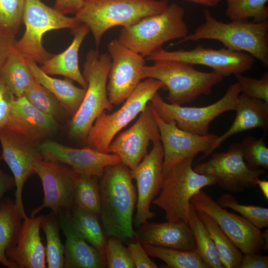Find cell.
Instances as JSON below:
<instances>
[{
    "label": "cell",
    "instance_id": "6da1fadb",
    "mask_svg": "<svg viewBox=\"0 0 268 268\" xmlns=\"http://www.w3.org/2000/svg\"><path fill=\"white\" fill-rule=\"evenodd\" d=\"M99 179L100 216L106 235L121 240L133 238L137 195L130 169L122 162L109 165Z\"/></svg>",
    "mask_w": 268,
    "mask_h": 268
},
{
    "label": "cell",
    "instance_id": "7a4b0ae2",
    "mask_svg": "<svg viewBox=\"0 0 268 268\" xmlns=\"http://www.w3.org/2000/svg\"><path fill=\"white\" fill-rule=\"evenodd\" d=\"M203 13L204 22L178 43L203 39L218 41L228 49L249 54L268 67V20L224 23L214 18L208 9Z\"/></svg>",
    "mask_w": 268,
    "mask_h": 268
},
{
    "label": "cell",
    "instance_id": "3957f363",
    "mask_svg": "<svg viewBox=\"0 0 268 268\" xmlns=\"http://www.w3.org/2000/svg\"><path fill=\"white\" fill-rule=\"evenodd\" d=\"M168 4V0H83L75 17L88 27L98 49L109 29L131 26L162 12Z\"/></svg>",
    "mask_w": 268,
    "mask_h": 268
},
{
    "label": "cell",
    "instance_id": "277c9868",
    "mask_svg": "<svg viewBox=\"0 0 268 268\" xmlns=\"http://www.w3.org/2000/svg\"><path fill=\"white\" fill-rule=\"evenodd\" d=\"M111 59L108 53L100 54L98 49L86 54L82 76L87 83L83 101L68 125L70 138L86 144L88 132L96 118L104 111H111L107 82Z\"/></svg>",
    "mask_w": 268,
    "mask_h": 268
},
{
    "label": "cell",
    "instance_id": "5b68a950",
    "mask_svg": "<svg viewBox=\"0 0 268 268\" xmlns=\"http://www.w3.org/2000/svg\"><path fill=\"white\" fill-rule=\"evenodd\" d=\"M144 66L141 78H151L161 81L168 91V103L182 105L193 102L201 95H209L212 87L221 82L223 76L215 72L196 69L193 65L175 60H156Z\"/></svg>",
    "mask_w": 268,
    "mask_h": 268
},
{
    "label": "cell",
    "instance_id": "8992f818",
    "mask_svg": "<svg viewBox=\"0 0 268 268\" xmlns=\"http://www.w3.org/2000/svg\"><path fill=\"white\" fill-rule=\"evenodd\" d=\"M184 15V9L180 5L169 4L162 12L122 27L118 39L129 49L147 57L162 48L164 44L188 35Z\"/></svg>",
    "mask_w": 268,
    "mask_h": 268
},
{
    "label": "cell",
    "instance_id": "52a82bcc",
    "mask_svg": "<svg viewBox=\"0 0 268 268\" xmlns=\"http://www.w3.org/2000/svg\"><path fill=\"white\" fill-rule=\"evenodd\" d=\"M195 157L186 158L171 168L164 177L158 196L152 202L164 211L167 221L189 224L192 198L202 188L217 184L216 176L195 171Z\"/></svg>",
    "mask_w": 268,
    "mask_h": 268
},
{
    "label": "cell",
    "instance_id": "ba28073f",
    "mask_svg": "<svg viewBox=\"0 0 268 268\" xmlns=\"http://www.w3.org/2000/svg\"><path fill=\"white\" fill-rule=\"evenodd\" d=\"M25 30L16 41L14 48L23 58L42 64L54 54L43 47V35L48 31L63 28L72 29L81 23L74 17L66 16L41 0H26L23 13Z\"/></svg>",
    "mask_w": 268,
    "mask_h": 268
},
{
    "label": "cell",
    "instance_id": "9c48e42d",
    "mask_svg": "<svg viewBox=\"0 0 268 268\" xmlns=\"http://www.w3.org/2000/svg\"><path fill=\"white\" fill-rule=\"evenodd\" d=\"M161 89H165V86L156 79L147 78L141 81L120 109L109 114L105 111L96 118L88 132L85 145L108 153L109 145L115 135L144 109Z\"/></svg>",
    "mask_w": 268,
    "mask_h": 268
},
{
    "label": "cell",
    "instance_id": "30bf717a",
    "mask_svg": "<svg viewBox=\"0 0 268 268\" xmlns=\"http://www.w3.org/2000/svg\"><path fill=\"white\" fill-rule=\"evenodd\" d=\"M241 93L239 84L233 83L219 100L208 106L184 107L164 101L156 92L148 102L158 116L165 122L174 121L184 131L198 135L208 134L211 122L221 114L234 110Z\"/></svg>",
    "mask_w": 268,
    "mask_h": 268
},
{
    "label": "cell",
    "instance_id": "8fae6325",
    "mask_svg": "<svg viewBox=\"0 0 268 268\" xmlns=\"http://www.w3.org/2000/svg\"><path fill=\"white\" fill-rule=\"evenodd\" d=\"M191 203L195 209L211 216L243 254L268 251L262 230L242 216L228 211L202 190L192 198Z\"/></svg>",
    "mask_w": 268,
    "mask_h": 268
},
{
    "label": "cell",
    "instance_id": "7c38bea8",
    "mask_svg": "<svg viewBox=\"0 0 268 268\" xmlns=\"http://www.w3.org/2000/svg\"><path fill=\"white\" fill-rule=\"evenodd\" d=\"M210 155L208 160L198 163L194 170L216 176L220 187L232 193L255 187L256 179L265 173L264 168L251 170L247 167L239 143L231 144L226 152L214 151Z\"/></svg>",
    "mask_w": 268,
    "mask_h": 268
},
{
    "label": "cell",
    "instance_id": "4fadbf2b",
    "mask_svg": "<svg viewBox=\"0 0 268 268\" xmlns=\"http://www.w3.org/2000/svg\"><path fill=\"white\" fill-rule=\"evenodd\" d=\"M255 58L247 53L236 52L227 48L214 49L205 48L202 45L196 48L185 50L180 49L169 51L163 48L153 52L145 60H175L191 65H199L211 67L213 71L223 77L232 74L241 73L250 69Z\"/></svg>",
    "mask_w": 268,
    "mask_h": 268
},
{
    "label": "cell",
    "instance_id": "5bb4252c",
    "mask_svg": "<svg viewBox=\"0 0 268 268\" xmlns=\"http://www.w3.org/2000/svg\"><path fill=\"white\" fill-rule=\"evenodd\" d=\"M34 166L42 182L44 195L42 204L32 210L31 217L45 208H50L57 216L61 211L70 209L79 174L65 164L43 158L36 160Z\"/></svg>",
    "mask_w": 268,
    "mask_h": 268
},
{
    "label": "cell",
    "instance_id": "9a60e30c",
    "mask_svg": "<svg viewBox=\"0 0 268 268\" xmlns=\"http://www.w3.org/2000/svg\"><path fill=\"white\" fill-rule=\"evenodd\" d=\"M111 63L107 90L113 105L123 103L141 82V71L146 60L142 55L129 49L118 39L108 44Z\"/></svg>",
    "mask_w": 268,
    "mask_h": 268
},
{
    "label": "cell",
    "instance_id": "2e32d148",
    "mask_svg": "<svg viewBox=\"0 0 268 268\" xmlns=\"http://www.w3.org/2000/svg\"><path fill=\"white\" fill-rule=\"evenodd\" d=\"M151 108L159 130L163 149V177L174 165L186 158L196 157L200 152L203 153L201 160L207 157L208 151L218 135L209 133L198 135L182 130L177 127L175 122L163 121Z\"/></svg>",
    "mask_w": 268,
    "mask_h": 268
},
{
    "label": "cell",
    "instance_id": "e0dca14e",
    "mask_svg": "<svg viewBox=\"0 0 268 268\" xmlns=\"http://www.w3.org/2000/svg\"><path fill=\"white\" fill-rule=\"evenodd\" d=\"M135 123L121 133L109 145L108 153L118 155L130 170L134 169L147 154L150 141H161L159 130L148 103Z\"/></svg>",
    "mask_w": 268,
    "mask_h": 268
},
{
    "label": "cell",
    "instance_id": "ac0fdd59",
    "mask_svg": "<svg viewBox=\"0 0 268 268\" xmlns=\"http://www.w3.org/2000/svg\"><path fill=\"white\" fill-rule=\"evenodd\" d=\"M163 156L161 141L154 143L150 152L134 169L130 170L131 177L136 181L137 188L136 212L133 219L136 227L155 216L150 210V206L163 185Z\"/></svg>",
    "mask_w": 268,
    "mask_h": 268
},
{
    "label": "cell",
    "instance_id": "d6986e66",
    "mask_svg": "<svg viewBox=\"0 0 268 268\" xmlns=\"http://www.w3.org/2000/svg\"><path fill=\"white\" fill-rule=\"evenodd\" d=\"M1 159L7 164L15 180V203L22 219L27 216L22 200L24 185L29 177L36 174L34 163L42 158L36 146L26 141L5 126L0 130Z\"/></svg>",
    "mask_w": 268,
    "mask_h": 268
},
{
    "label": "cell",
    "instance_id": "ffe728a7",
    "mask_svg": "<svg viewBox=\"0 0 268 268\" xmlns=\"http://www.w3.org/2000/svg\"><path fill=\"white\" fill-rule=\"evenodd\" d=\"M43 159L70 166L79 175L100 178L106 167L121 162L115 154L101 152L87 146L75 148L49 139L36 146Z\"/></svg>",
    "mask_w": 268,
    "mask_h": 268
},
{
    "label": "cell",
    "instance_id": "44dd1931",
    "mask_svg": "<svg viewBox=\"0 0 268 268\" xmlns=\"http://www.w3.org/2000/svg\"><path fill=\"white\" fill-rule=\"evenodd\" d=\"M6 126L35 146L50 139L59 129L57 121L35 107L24 96L15 97Z\"/></svg>",
    "mask_w": 268,
    "mask_h": 268
},
{
    "label": "cell",
    "instance_id": "7402d4cb",
    "mask_svg": "<svg viewBox=\"0 0 268 268\" xmlns=\"http://www.w3.org/2000/svg\"><path fill=\"white\" fill-rule=\"evenodd\" d=\"M43 216L24 218L16 245L6 252L16 268H47L46 248L40 232Z\"/></svg>",
    "mask_w": 268,
    "mask_h": 268
},
{
    "label": "cell",
    "instance_id": "603a6c76",
    "mask_svg": "<svg viewBox=\"0 0 268 268\" xmlns=\"http://www.w3.org/2000/svg\"><path fill=\"white\" fill-rule=\"evenodd\" d=\"M70 210H63L58 215L60 226L66 237L64 268L107 267L105 258L84 239L75 227Z\"/></svg>",
    "mask_w": 268,
    "mask_h": 268
},
{
    "label": "cell",
    "instance_id": "cb8c5ba5",
    "mask_svg": "<svg viewBox=\"0 0 268 268\" xmlns=\"http://www.w3.org/2000/svg\"><path fill=\"white\" fill-rule=\"evenodd\" d=\"M134 232V237L141 244L186 251L198 250L189 224L183 221L146 222Z\"/></svg>",
    "mask_w": 268,
    "mask_h": 268
},
{
    "label": "cell",
    "instance_id": "d4e9b609",
    "mask_svg": "<svg viewBox=\"0 0 268 268\" xmlns=\"http://www.w3.org/2000/svg\"><path fill=\"white\" fill-rule=\"evenodd\" d=\"M235 119L229 129L215 140L207 156L218 148L224 141L238 133L260 128L267 134L268 129V103L264 100L239 94L236 104Z\"/></svg>",
    "mask_w": 268,
    "mask_h": 268
},
{
    "label": "cell",
    "instance_id": "484cf974",
    "mask_svg": "<svg viewBox=\"0 0 268 268\" xmlns=\"http://www.w3.org/2000/svg\"><path fill=\"white\" fill-rule=\"evenodd\" d=\"M89 31L88 27L82 23L71 29L73 36L71 44L63 52L53 55L45 61L40 67L41 69L48 75H60L71 79L86 89L87 83L79 68L78 52Z\"/></svg>",
    "mask_w": 268,
    "mask_h": 268
},
{
    "label": "cell",
    "instance_id": "4316f807",
    "mask_svg": "<svg viewBox=\"0 0 268 268\" xmlns=\"http://www.w3.org/2000/svg\"><path fill=\"white\" fill-rule=\"evenodd\" d=\"M24 59L35 80L58 99L67 115L73 116L83 101L86 89L76 86L73 80L67 77L64 79L52 77L45 73L36 63Z\"/></svg>",
    "mask_w": 268,
    "mask_h": 268
},
{
    "label": "cell",
    "instance_id": "83f0119b",
    "mask_svg": "<svg viewBox=\"0 0 268 268\" xmlns=\"http://www.w3.org/2000/svg\"><path fill=\"white\" fill-rule=\"evenodd\" d=\"M22 219L11 198L3 199L0 203V263L8 268H16L5 253L17 244Z\"/></svg>",
    "mask_w": 268,
    "mask_h": 268
},
{
    "label": "cell",
    "instance_id": "f1b7e54d",
    "mask_svg": "<svg viewBox=\"0 0 268 268\" xmlns=\"http://www.w3.org/2000/svg\"><path fill=\"white\" fill-rule=\"evenodd\" d=\"M0 79L15 97L23 96L35 80L24 58L14 47L0 67Z\"/></svg>",
    "mask_w": 268,
    "mask_h": 268
},
{
    "label": "cell",
    "instance_id": "f546056e",
    "mask_svg": "<svg viewBox=\"0 0 268 268\" xmlns=\"http://www.w3.org/2000/svg\"><path fill=\"white\" fill-rule=\"evenodd\" d=\"M195 210L209 232L224 268H240L243 256L242 252L211 216L204 211Z\"/></svg>",
    "mask_w": 268,
    "mask_h": 268
},
{
    "label": "cell",
    "instance_id": "4dcf8cb0",
    "mask_svg": "<svg viewBox=\"0 0 268 268\" xmlns=\"http://www.w3.org/2000/svg\"><path fill=\"white\" fill-rule=\"evenodd\" d=\"M70 211L71 219L77 230L84 239L105 258L107 240L98 215L74 205Z\"/></svg>",
    "mask_w": 268,
    "mask_h": 268
},
{
    "label": "cell",
    "instance_id": "1f68e13d",
    "mask_svg": "<svg viewBox=\"0 0 268 268\" xmlns=\"http://www.w3.org/2000/svg\"><path fill=\"white\" fill-rule=\"evenodd\" d=\"M147 255L164 262L170 268H207L198 250L177 249L141 244Z\"/></svg>",
    "mask_w": 268,
    "mask_h": 268
},
{
    "label": "cell",
    "instance_id": "d6a6232c",
    "mask_svg": "<svg viewBox=\"0 0 268 268\" xmlns=\"http://www.w3.org/2000/svg\"><path fill=\"white\" fill-rule=\"evenodd\" d=\"M189 224L192 231L197 250L206 268H224L209 232L197 216L191 203Z\"/></svg>",
    "mask_w": 268,
    "mask_h": 268
},
{
    "label": "cell",
    "instance_id": "836d02e7",
    "mask_svg": "<svg viewBox=\"0 0 268 268\" xmlns=\"http://www.w3.org/2000/svg\"><path fill=\"white\" fill-rule=\"evenodd\" d=\"M56 216L52 211L43 215L41 222L46 238V258L48 268H64L65 248L62 243Z\"/></svg>",
    "mask_w": 268,
    "mask_h": 268
},
{
    "label": "cell",
    "instance_id": "e575fe53",
    "mask_svg": "<svg viewBox=\"0 0 268 268\" xmlns=\"http://www.w3.org/2000/svg\"><path fill=\"white\" fill-rule=\"evenodd\" d=\"M97 177L79 175L75 188L73 205L100 216L101 201Z\"/></svg>",
    "mask_w": 268,
    "mask_h": 268
},
{
    "label": "cell",
    "instance_id": "d590c367",
    "mask_svg": "<svg viewBox=\"0 0 268 268\" xmlns=\"http://www.w3.org/2000/svg\"><path fill=\"white\" fill-rule=\"evenodd\" d=\"M23 96L35 107L57 121L67 114L58 99L36 80Z\"/></svg>",
    "mask_w": 268,
    "mask_h": 268
},
{
    "label": "cell",
    "instance_id": "8d00e7d4",
    "mask_svg": "<svg viewBox=\"0 0 268 268\" xmlns=\"http://www.w3.org/2000/svg\"><path fill=\"white\" fill-rule=\"evenodd\" d=\"M227 3L226 15L231 21L247 20L255 22L268 20V0H225Z\"/></svg>",
    "mask_w": 268,
    "mask_h": 268
},
{
    "label": "cell",
    "instance_id": "74e56055",
    "mask_svg": "<svg viewBox=\"0 0 268 268\" xmlns=\"http://www.w3.org/2000/svg\"><path fill=\"white\" fill-rule=\"evenodd\" d=\"M216 201L223 207H228L238 212L242 217L261 230L268 227V209L267 208L260 206L240 204L236 199L228 193L222 194Z\"/></svg>",
    "mask_w": 268,
    "mask_h": 268
},
{
    "label": "cell",
    "instance_id": "f35d334b",
    "mask_svg": "<svg viewBox=\"0 0 268 268\" xmlns=\"http://www.w3.org/2000/svg\"><path fill=\"white\" fill-rule=\"evenodd\" d=\"M266 134L259 139L253 136L244 138L240 144L243 157L251 170L268 169V148L264 141Z\"/></svg>",
    "mask_w": 268,
    "mask_h": 268
},
{
    "label": "cell",
    "instance_id": "ab89813d",
    "mask_svg": "<svg viewBox=\"0 0 268 268\" xmlns=\"http://www.w3.org/2000/svg\"><path fill=\"white\" fill-rule=\"evenodd\" d=\"M26 0H0V27L15 36L23 23Z\"/></svg>",
    "mask_w": 268,
    "mask_h": 268
},
{
    "label": "cell",
    "instance_id": "60d3db41",
    "mask_svg": "<svg viewBox=\"0 0 268 268\" xmlns=\"http://www.w3.org/2000/svg\"><path fill=\"white\" fill-rule=\"evenodd\" d=\"M121 240L110 237L105 248L106 266L109 268H135L128 247L124 246Z\"/></svg>",
    "mask_w": 268,
    "mask_h": 268
},
{
    "label": "cell",
    "instance_id": "b9f144b4",
    "mask_svg": "<svg viewBox=\"0 0 268 268\" xmlns=\"http://www.w3.org/2000/svg\"><path fill=\"white\" fill-rule=\"evenodd\" d=\"M239 84L240 92L247 96L261 99L268 103V73L263 74L260 79L234 74Z\"/></svg>",
    "mask_w": 268,
    "mask_h": 268
},
{
    "label": "cell",
    "instance_id": "7bdbcfd3",
    "mask_svg": "<svg viewBox=\"0 0 268 268\" xmlns=\"http://www.w3.org/2000/svg\"><path fill=\"white\" fill-rule=\"evenodd\" d=\"M128 248L136 268H157V265L149 257L141 244L137 240L128 243Z\"/></svg>",
    "mask_w": 268,
    "mask_h": 268
},
{
    "label": "cell",
    "instance_id": "ee69618b",
    "mask_svg": "<svg viewBox=\"0 0 268 268\" xmlns=\"http://www.w3.org/2000/svg\"><path fill=\"white\" fill-rule=\"evenodd\" d=\"M14 98L0 79V130L8 123L10 108Z\"/></svg>",
    "mask_w": 268,
    "mask_h": 268
},
{
    "label": "cell",
    "instance_id": "f6af8a7d",
    "mask_svg": "<svg viewBox=\"0 0 268 268\" xmlns=\"http://www.w3.org/2000/svg\"><path fill=\"white\" fill-rule=\"evenodd\" d=\"M16 41L14 35L0 27V67L13 48Z\"/></svg>",
    "mask_w": 268,
    "mask_h": 268
},
{
    "label": "cell",
    "instance_id": "bcb514c9",
    "mask_svg": "<svg viewBox=\"0 0 268 268\" xmlns=\"http://www.w3.org/2000/svg\"><path fill=\"white\" fill-rule=\"evenodd\" d=\"M268 257L260 253L243 254L240 268H268Z\"/></svg>",
    "mask_w": 268,
    "mask_h": 268
},
{
    "label": "cell",
    "instance_id": "7dc6e473",
    "mask_svg": "<svg viewBox=\"0 0 268 268\" xmlns=\"http://www.w3.org/2000/svg\"><path fill=\"white\" fill-rule=\"evenodd\" d=\"M83 3V0H56L53 8L64 15L75 14Z\"/></svg>",
    "mask_w": 268,
    "mask_h": 268
},
{
    "label": "cell",
    "instance_id": "c3c4849f",
    "mask_svg": "<svg viewBox=\"0 0 268 268\" xmlns=\"http://www.w3.org/2000/svg\"><path fill=\"white\" fill-rule=\"evenodd\" d=\"M1 159L0 151V161ZM14 187H15L14 178L4 172L0 167V203L4 195Z\"/></svg>",
    "mask_w": 268,
    "mask_h": 268
},
{
    "label": "cell",
    "instance_id": "681fc988",
    "mask_svg": "<svg viewBox=\"0 0 268 268\" xmlns=\"http://www.w3.org/2000/svg\"><path fill=\"white\" fill-rule=\"evenodd\" d=\"M192 2L207 6H216L222 0H182Z\"/></svg>",
    "mask_w": 268,
    "mask_h": 268
},
{
    "label": "cell",
    "instance_id": "f907efd6",
    "mask_svg": "<svg viewBox=\"0 0 268 268\" xmlns=\"http://www.w3.org/2000/svg\"><path fill=\"white\" fill-rule=\"evenodd\" d=\"M257 185L260 187L262 193L267 200L268 199V181L267 180H261L257 178L255 180Z\"/></svg>",
    "mask_w": 268,
    "mask_h": 268
}]
</instances>
